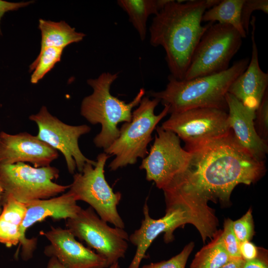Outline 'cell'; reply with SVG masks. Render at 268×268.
<instances>
[{
    "label": "cell",
    "mask_w": 268,
    "mask_h": 268,
    "mask_svg": "<svg viewBox=\"0 0 268 268\" xmlns=\"http://www.w3.org/2000/svg\"><path fill=\"white\" fill-rule=\"evenodd\" d=\"M190 152L186 168L162 189L164 196L203 205L210 200L228 203L237 185L254 183L266 171L265 161L257 160L241 146L231 130L227 135Z\"/></svg>",
    "instance_id": "obj_1"
},
{
    "label": "cell",
    "mask_w": 268,
    "mask_h": 268,
    "mask_svg": "<svg viewBox=\"0 0 268 268\" xmlns=\"http://www.w3.org/2000/svg\"><path fill=\"white\" fill-rule=\"evenodd\" d=\"M218 0H168L154 15L149 27L150 43L161 46L171 75L183 80L194 51L201 37L212 23L201 25L204 12Z\"/></svg>",
    "instance_id": "obj_2"
},
{
    "label": "cell",
    "mask_w": 268,
    "mask_h": 268,
    "mask_svg": "<svg viewBox=\"0 0 268 268\" xmlns=\"http://www.w3.org/2000/svg\"><path fill=\"white\" fill-rule=\"evenodd\" d=\"M249 58L235 62L227 70L189 80H178L171 75L165 89L149 94L169 107L172 114L197 108H215L228 111L226 94L232 82L247 68Z\"/></svg>",
    "instance_id": "obj_3"
},
{
    "label": "cell",
    "mask_w": 268,
    "mask_h": 268,
    "mask_svg": "<svg viewBox=\"0 0 268 268\" xmlns=\"http://www.w3.org/2000/svg\"><path fill=\"white\" fill-rule=\"evenodd\" d=\"M118 77V73L105 72L96 78L87 80L93 92L83 99L80 106L82 117L92 125L99 124L101 126L93 142L96 147L104 149L119 137L118 124L131 121L132 110L139 105L145 93L142 88L130 102L120 100L110 92L111 85Z\"/></svg>",
    "instance_id": "obj_4"
},
{
    "label": "cell",
    "mask_w": 268,
    "mask_h": 268,
    "mask_svg": "<svg viewBox=\"0 0 268 268\" xmlns=\"http://www.w3.org/2000/svg\"><path fill=\"white\" fill-rule=\"evenodd\" d=\"M160 102L158 99L143 96L132 113L131 121L122 125L119 137L104 149L107 154L115 156L109 165L111 171L134 164L137 158H144L148 154L147 146L152 139L153 131L168 114L169 107L165 105L159 114H155V108Z\"/></svg>",
    "instance_id": "obj_5"
},
{
    "label": "cell",
    "mask_w": 268,
    "mask_h": 268,
    "mask_svg": "<svg viewBox=\"0 0 268 268\" xmlns=\"http://www.w3.org/2000/svg\"><path fill=\"white\" fill-rule=\"evenodd\" d=\"M109 157L105 152L101 153L97 157L95 166L86 163L81 172L73 174L68 191L76 201L88 203L102 220L124 229L125 224L117 209L122 194L114 192L104 175Z\"/></svg>",
    "instance_id": "obj_6"
},
{
    "label": "cell",
    "mask_w": 268,
    "mask_h": 268,
    "mask_svg": "<svg viewBox=\"0 0 268 268\" xmlns=\"http://www.w3.org/2000/svg\"><path fill=\"white\" fill-rule=\"evenodd\" d=\"M242 39L232 26L212 23L198 44L184 79L214 74L227 70L230 61L241 46Z\"/></svg>",
    "instance_id": "obj_7"
},
{
    "label": "cell",
    "mask_w": 268,
    "mask_h": 268,
    "mask_svg": "<svg viewBox=\"0 0 268 268\" xmlns=\"http://www.w3.org/2000/svg\"><path fill=\"white\" fill-rule=\"evenodd\" d=\"M59 177V170L49 166L33 167L25 163L0 164L2 196H11L22 202L55 197L70 188L53 181Z\"/></svg>",
    "instance_id": "obj_8"
},
{
    "label": "cell",
    "mask_w": 268,
    "mask_h": 268,
    "mask_svg": "<svg viewBox=\"0 0 268 268\" xmlns=\"http://www.w3.org/2000/svg\"><path fill=\"white\" fill-rule=\"evenodd\" d=\"M175 133L188 152L227 135L230 132L228 112L215 108H197L171 114L161 126Z\"/></svg>",
    "instance_id": "obj_9"
},
{
    "label": "cell",
    "mask_w": 268,
    "mask_h": 268,
    "mask_svg": "<svg viewBox=\"0 0 268 268\" xmlns=\"http://www.w3.org/2000/svg\"><path fill=\"white\" fill-rule=\"evenodd\" d=\"M107 223L89 206L67 219L66 225L75 237L104 258L110 266L125 257L129 236L124 229L110 227Z\"/></svg>",
    "instance_id": "obj_10"
},
{
    "label": "cell",
    "mask_w": 268,
    "mask_h": 268,
    "mask_svg": "<svg viewBox=\"0 0 268 268\" xmlns=\"http://www.w3.org/2000/svg\"><path fill=\"white\" fill-rule=\"evenodd\" d=\"M29 119L37 125V137L63 154L70 174H74L76 168L81 172L87 162L95 166L96 161L86 157L78 145L80 137L91 131L89 126L64 123L49 113L45 106L37 113L30 116Z\"/></svg>",
    "instance_id": "obj_11"
},
{
    "label": "cell",
    "mask_w": 268,
    "mask_h": 268,
    "mask_svg": "<svg viewBox=\"0 0 268 268\" xmlns=\"http://www.w3.org/2000/svg\"><path fill=\"white\" fill-rule=\"evenodd\" d=\"M156 132L150 152L139 168L145 170L147 181L162 190L186 168L191 153L182 147L180 138L173 132L159 126Z\"/></svg>",
    "instance_id": "obj_12"
},
{
    "label": "cell",
    "mask_w": 268,
    "mask_h": 268,
    "mask_svg": "<svg viewBox=\"0 0 268 268\" xmlns=\"http://www.w3.org/2000/svg\"><path fill=\"white\" fill-rule=\"evenodd\" d=\"M143 213L144 219L140 227L129 236V240L136 247V249L128 268H139L141 262L146 257L147 249L159 235L164 233V241L169 243L174 240L173 233L177 228L188 223L193 224L188 211L181 207L166 208L164 216L155 219L150 216L145 201Z\"/></svg>",
    "instance_id": "obj_13"
},
{
    "label": "cell",
    "mask_w": 268,
    "mask_h": 268,
    "mask_svg": "<svg viewBox=\"0 0 268 268\" xmlns=\"http://www.w3.org/2000/svg\"><path fill=\"white\" fill-rule=\"evenodd\" d=\"M40 234L50 242L44 250L45 254L55 257L66 268H107L106 259L77 241L67 228L51 227Z\"/></svg>",
    "instance_id": "obj_14"
},
{
    "label": "cell",
    "mask_w": 268,
    "mask_h": 268,
    "mask_svg": "<svg viewBox=\"0 0 268 268\" xmlns=\"http://www.w3.org/2000/svg\"><path fill=\"white\" fill-rule=\"evenodd\" d=\"M69 191L57 197L32 200L25 202L26 211L20 227L21 257L24 261L32 258L36 245V239H29L25 236L28 228L49 217L56 219L75 217L81 207Z\"/></svg>",
    "instance_id": "obj_15"
},
{
    "label": "cell",
    "mask_w": 268,
    "mask_h": 268,
    "mask_svg": "<svg viewBox=\"0 0 268 268\" xmlns=\"http://www.w3.org/2000/svg\"><path fill=\"white\" fill-rule=\"evenodd\" d=\"M59 156L57 150L36 135L0 133V164L29 162L36 168L47 167Z\"/></svg>",
    "instance_id": "obj_16"
},
{
    "label": "cell",
    "mask_w": 268,
    "mask_h": 268,
    "mask_svg": "<svg viewBox=\"0 0 268 268\" xmlns=\"http://www.w3.org/2000/svg\"><path fill=\"white\" fill-rule=\"evenodd\" d=\"M252 55L246 69L230 85L228 92L234 96L246 107L257 110L268 90V74L261 68L258 50L255 40L256 17L250 21Z\"/></svg>",
    "instance_id": "obj_17"
},
{
    "label": "cell",
    "mask_w": 268,
    "mask_h": 268,
    "mask_svg": "<svg viewBox=\"0 0 268 268\" xmlns=\"http://www.w3.org/2000/svg\"><path fill=\"white\" fill-rule=\"evenodd\" d=\"M228 121L238 142L255 159L265 161L268 153V141L261 138L254 126L256 111L244 106L227 92Z\"/></svg>",
    "instance_id": "obj_18"
},
{
    "label": "cell",
    "mask_w": 268,
    "mask_h": 268,
    "mask_svg": "<svg viewBox=\"0 0 268 268\" xmlns=\"http://www.w3.org/2000/svg\"><path fill=\"white\" fill-rule=\"evenodd\" d=\"M1 200L3 209L0 214V243L11 247L20 243V227L26 206L11 196H2Z\"/></svg>",
    "instance_id": "obj_19"
},
{
    "label": "cell",
    "mask_w": 268,
    "mask_h": 268,
    "mask_svg": "<svg viewBox=\"0 0 268 268\" xmlns=\"http://www.w3.org/2000/svg\"><path fill=\"white\" fill-rule=\"evenodd\" d=\"M39 28L41 31L40 51L48 47L64 49L68 45L77 43L85 36L83 33L76 31L65 21L54 22L40 19Z\"/></svg>",
    "instance_id": "obj_20"
},
{
    "label": "cell",
    "mask_w": 268,
    "mask_h": 268,
    "mask_svg": "<svg viewBox=\"0 0 268 268\" xmlns=\"http://www.w3.org/2000/svg\"><path fill=\"white\" fill-rule=\"evenodd\" d=\"M168 0H119L117 3L128 15L129 20L137 31L141 41L147 33V21L151 15H155Z\"/></svg>",
    "instance_id": "obj_21"
},
{
    "label": "cell",
    "mask_w": 268,
    "mask_h": 268,
    "mask_svg": "<svg viewBox=\"0 0 268 268\" xmlns=\"http://www.w3.org/2000/svg\"><path fill=\"white\" fill-rule=\"evenodd\" d=\"M244 0H222L203 13L202 22L229 25L234 27L242 38L247 37L241 22V9Z\"/></svg>",
    "instance_id": "obj_22"
},
{
    "label": "cell",
    "mask_w": 268,
    "mask_h": 268,
    "mask_svg": "<svg viewBox=\"0 0 268 268\" xmlns=\"http://www.w3.org/2000/svg\"><path fill=\"white\" fill-rule=\"evenodd\" d=\"M220 231L196 254L190 268H220L229 259L219 237Z\"/></svg>",
    "instance_id": "obj_23"
},
{
    "label": "cell",
    "mask_w": 268,
    "mask_h": 268,
    "mask_svg": "<svg viewBox=\"0 0 268 268\" xmlns=\"http://www.w3.org/2000/svg\"><path fill=\"white\" fill-rule=\"evenodd\" d=\"M64 49L48 47L40 51L37 58L29 66L30 71L34 70L30 79L32 83H38L60 61Z\"/></svg>",
    "instance_id": "obj_24"
},
{
    "label": "cell",
    "mask_w": 268,
    "mask_h": 268,
    "mask_svg": "<svg viewBox=\"0 0 268 268\" xmlns=\"http://www.w3.org/2000/svg\"><path fill=\"white\" fill-rule=\"evenodd\" d=\"M232 222L229 218L225 220L223 229L220 231V240L230 259L241 258L240 243L233 232Z\"/></svg>",
    "instance_id": "obj_25"
},
{
    "label": "cell",
    "mask_w": 268,
    "mask_h": 268,
    "mask_svg": "<svg viewBox=\"0 0 268 268\" xmlns=\"http://www.w3.org/2000/svg\"><path fill=\"white\" fill-rule=\"evenodd\" d=\"M233 232L239 243L250 241L254 234V225L250 208L240 218L232 222Z\"/></svg>",
    "instance_id": "obj_26"
},
{
    "label": "cell",
    "mask_w": 268,
    "mask_h": 268,
    "mask_svg": "<svg viewBox=\"0 0 268 268\" xmlns=\"http://www.w3.org/2000/svg\"><path fill=\"white\" fill-rule=\"evenodd\" d=\"M194 243L190 242L177 255L166 261L151 263L140 268H185L187 260L192 252Z\"/></svg>",
    "instance_id": "obj_27"
},
{
    "label": "cell",
    "mask_w": 268,
    "mask_h": 268,
    "mask_svg": "<svg viewBox=\"0 0 268 268\" xmlns=\"http://www.w3.org/2000/svg\"><path fill=\"white\" fill-rule=\"evenodd\" d=\"M254 126L256 132L263 139L268 141V92L265 93L256 110Z\"/></svg>",
    "instance_id": "obj_28"
},
{
    "label": "cell",
    "mask_w": 268,
    "mask_h": 268,
    "mask_svg": "<svg viewBox=\"0 0 268 268\" xmlns=\"http://www.w3.org/2000/svg\"><path fill=\"white\" fill-rule=\"evenodd\" d=\"M261 10L266 14L268 13V0H244L241 9V22L242 26L248 34L250 25V17L252 12Z\"/></svg>",
    "instance_id": "obj_29"
},
{
    "label": "cell",
    "mask_w": 268,
    "mask_h": 268,
    "mask_svg": "<svg viewBox=\"0 0 268 268\" xmlns=\"http://www.w3.org/2000/svg\"><path fill=\"white\" fill-rule=\"evenodd\" d=\"M239 250L241 257L244 261H249L258 257V248L250 241L240 244Z\"/></svg>",
    "instance_id": "obj_30"
},
{
    "label": "cell",
    "mask_w": 268,
    "mask_h": 268,
    "mask_svg": "<svg viewBox=\"0 0 268 268\" xmlns=\"http://www.w3.org/2000/svg\"><path fill=\"white\" fill-rule=\"evenodd\" d=\"M31 1L12 2L0 0V23L4 14L9 11L16 10L26 6L31 3ZM1 33L0 26V34Z\"/></svg>",
    "instance_id": "obj_31"
},
{
    "label": "cell",
    "mask_w": 268,
    "mask_h": 268,
    "mask_svg": "<svg viewBox=\"0 0 268 268\" xmlns=\"http://www.w3.org/2000/svg\"><path fill=\"white\" fill-rule=\"evenodd\" d=\"M242 268H268L267 262L262 258L244 261Z\"/></svg>",
    "instance_id": "obj_32"
},
{
    "label": "cell",
    "mask_w": 268,
    "mask_h": 268,
    "mask_svg": "<svg viewBox=\"0 0 268 268\" xmlns=\"http://www.w3.org/2000/svg\"><path fill=\"white\" fill-rule=\"evenodd\" d=\"M244 261L242 258H231L220 268H242Z\"/></svg>",
    "instance_id": "obj_33"
},
{
    "label": "cell",
    "mask_w": 268,
    "mask_h": 268,
    "mask_svg": "<svg viewBox=\"0 0 268 268\" xmlns=\"http://www.w3.org/2000/svg\"><path fill=\"white\" fill-rule=\"evenodd\" d=\"M47 268H66L55 257H51Z\"/></svg>",
    "instance_id": "obj_34"
},
{
    "label": "cell",
    "mask_w": 268,
    "mask_h": 268,
    "mask_svg": "<svg viewBox=\"0 0 268 268\" xmlns=\"http://www.w3.org/2000/svg\"><path fill=\"white\" fill-rule=\"evenodd\" d=\"M109 268H120L119 262L111 265L109 266Z\"/></svg>",
    "instance_id": "obj_35"
},
{
    "label": "cell",
    "mask_w": 268,
    "mask_h": 268,
    "mask_svg": "<svg viewBox=\"0 0 268 268\" xmlns=\"http://www.w3.org/2000/svg\"><path fill=\"white\" fill-rule=\"evenodd\" d=\"M2 193H3V189L2 188V187H1L0 185V214L1 213V208H0V201H1V196H2Z\"/></svg>",
    "instance_id": "obj_36"
}]
</instances>
